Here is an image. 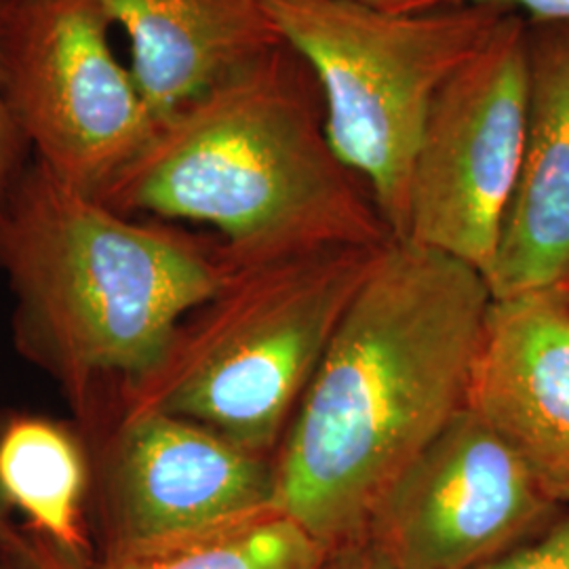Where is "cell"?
<instances>
[{"label": "cell", "instance_id": "7402d4cb", "mask_svg": "<svg viewBox=\"0 0 569 569\" xmlns=\"http://www.w3.org/2000/svg\"><path fill=\"white\" fill-rule=\"evenodd\" d=\"M566 287H568V293H569V281H568V284H566Z\"/></svg>", "mask_w": 569, "mask_h": 569}, {"label": "cell", "instance_id": "52a82bcc", "mask_svg": "<svg viewBox=\"0 0 569 569\" xmlns=\"http://www.w3.org/2000/svg\"><path fill=\"white\" fill-rule=\"evenodd\" d=\"M529 89V21L509 9L430 103L403 239L488 274L523 161Z\"/></svg>", "mask_w": 569, "mask_h": 569}, {"label": "cell", "instance_id": "9c48e42d", "mask_svg": "<svg viewBox=\"0 0 569 569\" xmlns=\"http://www.w3.org/2000/svg\"><path fill=\"white\" fill-rule=\"evenodd\" d=\"M559 509L515 449L465 407L378 498L366 540L395 569H479Z\"/></svg>", "mask_w": 569, "mask_h": 569}, {"label": "cell", "instance_id": "ac0fdd59", "mask_svg": "<svg viewBox=\"0 0 569 569\" xmlns=\"http://www.w3.org/2000/svg\"><path fill=\"white\" fill-rule=\"evenodd\" d=\"M449 4H498L523 13L533 23H569V0H418L409 11Z\"/></svg>", "mask_w": 569, "mask_h": 569}, {"label": "cell", "instance_id": "ffe728a7", "mask_svg": "<svg viewBox=\"0 0 569 569\" xmlns=\"http://www.w3.org/2000/svg\"><path fill=\"white\" fill-rule=\"evenodd\" d=\"M23 533V529H18L11 521V509L7 507V502L0 496V550L11 547L13 542H18Z\"/></svg>", "mask_w": 569, "mask_h": 569}, {"label": "cell", "instance_id": "7c38bea8", "mask_svg": "<svg viewBox=\"0 0 569 569\" xmlns=\"http://www.w3.org/2000/svg\"><path fill=\"white\" fill-rule=\"evenodd\" d=\"M129 39L157 122L283 39L262 0H96Z\"/></svg>", "mask_w": 569, "mask_h": 569}, {"label": "cell", "instance_id": "e0dca14e", "mask_svg": "<svg viewBox=\"0 0 569 569\" xmlns=\"http://www.w3.org/2000/svg\"><path fill=\"white\" fill-rule=\"evenodd\" d=\"M0 569H91L66 559L61 552L23 529L20 540L0 550Z\"/></svg>", "mask_w": 569, "mask_h": 569}, {"label": "cell", "instance_id": "5bb4252c", "mask_svg": "<svg viewBox=\"0 0 569 569\" xmlns=\"http://www.w3.org/2000/svg\"><path fill=\"white\" fill-rule=\"evenodd\" d=\"M327 552L279 510L182 545L148 550L91 569H326Z\"/></svg>", "mask_w": 569, "mask_h": 569}, {"label": "cell", "instance_id": "d6986e66", "mask_svg": "<svg viewBox=\"0 0 569 569\" xmlns=\"http://www.w3.org/2000/svg\"><path fill=\"white\" fill-rule=\"evenodd\" d=\"M326 569H395L367 540L329 555Z\"/></svg>", "mask_w": 569, "mask_h": 569}, {"label": "cell", "instance_id": "4fadbf2b", "mask_svg": "<svg viewBox=\"0 0 569 569\" xmlns=\"http://www.w3.org/2000/svg\"><path fill=\"white\" fill-rule=\"evenodd\" d=\"M93 460L79 425L18 413L0 422V496L26 529L66 559L93 568Z\"/></svg>", "mask_w": 569, "mask_h": 569}, {"label": "cell", "instance_id": "7a4b0ae2", "mask_svg": "<svg viewBox=\"0 0 569 569\" xmlns=\"http://www.w3.org/2000/svg\"><path fill=\"white\" fill-rule=\"evenodd\" d=\"M0 270L18 350L84 430L159 367L232 266L218 237L119 213L32 159L0 204Z\"/></svg>", "mask_w": 569, "mask_h": 569}, {"label": "cell", "instance_id": "5b68a950", "mask_svg": "<svg viewBox=\"0 0 569 569\" xmlns=\"http://www.w3.org/2000/svg\"><path fill=\"white\" fill-rule=\"evenodd\" d=\"M281 39L312 68L338 159L366 182L403 239L430 103L491 37L509 7L385 11L359 0H262Z\"/></svg>", "mask_w": 569, "mask_h": 569}, {"label": "cell", "instance_id": "ba28073f", "mask_svg": "<svg viewBox=\"0 0 569 569\" xmlns=\"http://www.w3.org/2000/svg\"><path fill=\"white\" fill-rule=\"evenodd\" d=\"M100 561L190 542L272 512L274 456L163 411H110L82 430Z\"/></svg>", "mask_w": 569, "mask_h": 569}, {"label": "cell", "instance_id": "6da1fadb", "mask_svg": "<svg viewBox=\"0 0 569 569\" xmlns=\"http://www.w3.org/2000/svg\"><path fill=\"white\" fill-rule=\"evenodd\" d=\"M491 305L467 262L380 249L274 453V509L329 555L366 540L385 489L468 407Z\"/></svg>", "mask_w": 569, "mask_h": 569}, {"label": "cell", "instance_id": "277c9868", "mask_svg": "<svg viewBox=\"0 0 569 569\" xmlns=\"http://www.w3.org/2000/svg\"><path fill=\"white\" fill-rule=\"evenodd\" d=\"M385 244L230 264L224 287L183 321L159 367L103 416L163 411L274 456Z\"/></svg>", "mask_w": 569, "mask_h": 569}, {"label": "cell", "instance_id": "3957f363", "mask_svg": "<svg viewBox=\"0 0 569 569\" xmlns=\"http://www.w3.org/2000/svg\"><path fill=\"white\" fill-rule=\"evenodd\" d=\"M98 199L133 218L211 226L232 266L392 239L331 148L312 68L284 41L159 122Z\"/></svg>", "mask_w": 569, "mask_h": 569}, {"label": "cell", "instance_id": "8992f818", "mask_svg": "<svg viewBox=\"0 0 569 569\" xmlns=\"http://www.w3.org/2000/svg\"><path fill=\"white\" fill-rule=\"evenodd\" d=\"M96 0H13L2 26L7 100L34 161L91 197L157 131Z\"/></svg>", "mask_w": 569, "mask_h": 569}, {"label": "cell", "instance_id": "8fae6325", "mask_svg": "<svg viewBox=\"0 0 569 569\" xmlns=\"http://www.w3.org/2000/svg\"><path fill=\"white\" fill-rule=\"evenodd\" d=\"M529 58L526 150L486 274L493 300L569 281V23L529 21Z\"/></svg>", "mask_w": 569, "mask_h": 569}, {"label": "cell", "instance_id": "9a60e30c", "mask_svg": "<svg viewBox=\"0 0 569 569\" xmlns=\"http://www.w3.org/2000/svg\"><path fill=\"white\" fill-rule=\"evenodd\" d=\"M479 569H569V510L519 547Z\"/></svg>", "mask_w": 569, "mask_h": 569}, {"label": "cell", "instance_id": "44dd1931", "mask_svg": "<svg viewBox=\"0 0 569 569\" xmlns=\"http://www.w3.org/2000/svg\"><path fill=\"white\" fill-rule=\"evenodd\" d=\"M385 11H409L418 0H359Z\"/></svg>", "mask_w": 569, "mask_h": 569}, {"label": "cell", "instance_id": "30bf717a", "mask_svg": "<svg viewBox=\"0 0 569 569\" xmlns=\"http://www.w3.org/2000/svg\"><path fill=\"white\" fill-rule=\"evenodd\" d=\"M468 407L569 509V293L552 287L493 300Z\"/></svg>", "mask_w": 569, "mask_h": 569}, {"label": "cell", "instance_id": "2e32d148", "mask_svg": "<svg viewBox=\"0 0 569 569\" xmlns=\"http://www.w3.org/2000/svg\"><path fill=\"white\" fill-rule=\"evenodd\" d=\"M11 2L13 0H0V204L13 188V183L18 182L23 169L28 167L30 154V148L21 136L20 127L13 119L11 106L7 100L2 72V26Z\"/></svg>", "mask_w": 569, "mask_h": 569}]
</instances>
